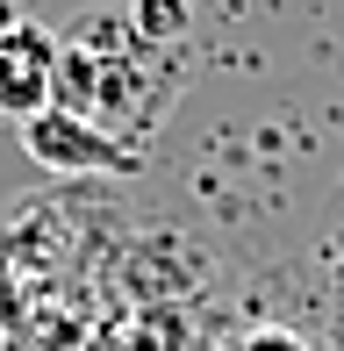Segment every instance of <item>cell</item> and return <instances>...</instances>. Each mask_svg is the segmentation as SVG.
I'll return each mask as SVG.
<instances>
[{"label":"cell","instance_id":"6da1fadb","mask_svg":"<svg viewBox=\"0 0 344 351\" xmlns=\"http://www.w3.org/2000/svg\"><path fill=\"white\" fill-rule=\"evenodd\" d=\"M22 130V151L36 158L43 172H144V151L122 136H108L101 122L72 115V108H43V115L14 122Z\"/></svg>","mask_w":344,"mask_h":351},{"label":"cell","instance_id":"7a4b0ae2","mask_svg":"<svg viewBox=\"0 0 344 351\" xmlns=\"http://www.w3.org/2000/svg\"><path fill=\"white\" fill-rule=\"evenodd\" d=\"M58 58L65 43L36 22H0V115L29 122L58 101Z\"/></svg>","mask_w":344,"mask_h":351},{"label":"cell","instance_id":"3957f363","mask_svg":"<svg viewBox=\"0 0 344 351\" xmlns=\"http://www.w3.org/2000/svg\"><path fill=\"white\" fill-rule=\"evenodd\" d=\"M186 14H194V0H136L130 29H136L144 43H158V36H180V29H186Z\"/></svg>","mask_w":344,"mask_h":351}]
</instances>
